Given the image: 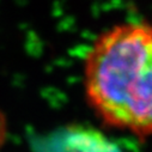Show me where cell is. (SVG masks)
<instances>
[{"instance_id": "cell-1", "label": "cell", "mask_w": 152, "mask_h": 152, "mask_svg": "<svg viewBox=\"0 0 152 152\" xmlns=\"http://www.w3.org/2000/svg\"><path fill=\"white\" fill-rule=\"evenodd\" d=\"M86 97L107 125L152 135V24L103 32L84 65Z\"/></svg>"}, {"instance_id": "cell-2", "label": "cell", "mask_w": 152, "mask_h": 152, "mask_svg": "<svg viewBox=\"0 0 152 152\" xmlns=\"http://www.w3.org/2000/svg\"><path fill=\"white\" fill-rule=\"evenodd\" d=\"M54 152H118L98 133L72 131L56 142Z\"/></svg>"}]
</instances>
